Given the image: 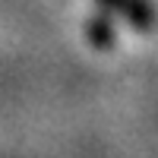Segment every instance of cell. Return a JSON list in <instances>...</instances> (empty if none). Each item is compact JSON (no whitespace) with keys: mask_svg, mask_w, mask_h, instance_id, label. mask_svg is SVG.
<instances>
[{"mask_svg":"<svg viewBox=\"0 0 158 158\" xmlns=\"http://www.w3.org/2000/svg\"><path fill=\"white\" fill-rule=\"evenodd\" d=\"M101 3H108V6H120V0H101Z\"/></svg>","mask_w":158,"mask_h":158,"instance_id":"3","label":"cell"},{"mask_svg":"<svg viewBox=\"0 0 158 158\" xmlns=\"http://www.w3.org/2000/svg\"><path fill=\"white\" fill-rule=\"evenodd\" d=\"M92 38H95V44H101V48H108L114 41V32L108 29V19H95L92 22Z\"/></svg>","mask_w":158,"mask_h":158,"instance_id":"2","label":"cell"},{"mask_svg":"<svg viewBox=\"0 0 158 158\" xmlns=\"http://www.w3.org/2000/svg\"><path fill=\"white\" fill-rule=\"evenodd\" d=\"M117 10H120L139 32H149L152 22H155V13H152V6L146 3V0H120V6H117Z\"/></svg>","mask_w":158,"mask_h":158,"instance_id":"1","label":"cell"}]
</instances>
